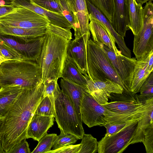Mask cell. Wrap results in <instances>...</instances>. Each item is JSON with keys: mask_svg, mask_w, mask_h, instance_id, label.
Instances as JSON below:
<instances>
[{"mask_svg": "<svg viewBox=\"0 0 153 153\" xmlns=\"http://www.w3.org/2000/svg\"><path fill=\"white\" fill-rule=\"evenodd\" d=\"M44 90L42 81L34 87L24 89L2 119L0 139L5 153L22 140L27 139L28 126L45 97Z\"/></svg>", "mask_w": 153, "mask_h": 153, "instance_id": "obj_1", "label": "cell"}, {"mask_svg": "<svg viewBox=\"0 0 153 153\" xmlns=\"http://www.w3.org/2000/svg\"><path fill=\"white\" fill-rule=\"evenodd\" d=\"M70 29L50 23L47 27L41 52L36 61L42 69V82L61 78L67 59L68 45L72 39Z\"/></svg>", "mask_w": 153, "mask_h": 153, "instance_id": "obj_2", "label": "cell"}, {"mask_svg": "<svg viewBox=\"0 0 153 153\" xmlns=\"http://www.w3.org/2000/svg\"><path fill=\"white\" fill-rule=\"evenodd\" d=\"M42 69L37 63L24 60H9L0 65V84L34 87L42 81Z\"/></svg>", "mask_w": 153, "mask_h": 153, "instance_id": "obj_3", "label": "cell"}, {"mask_svg": "<svg viewBox=\"0 0 153 153\" xmlns=\"http://www.w3.org/2000/svg\"><path fill=\"white\" fill-rule=\"evenodd\" d=\"M54 117L60 131L81 139L85 133L82 122L72 102L57 83L54 92Z\"/></svg>", "mask_w": 153, "mask_h": 153, "instance_id": "obj_4", "label": "cell"}, {"mask_svg": "<svg viewBox=\"0 0 153 153\" xmlns=\"http://www.w3.org/2000/svg\"><path fill=\"white\" fill-rule=\"evenodd\" d=\"M87 73L92 80L105 81L108 79L118 83L123 89L124 85L102 48L91 39L86 48Z\"/></svg>", "mask_w": 153, "mask_h": 153, "instance_id": "obj_5", "label": "cell"}, {"mask_svg": "<svg viewBox=\"0 0 153 153\" xmlns=\"http://www.w3.org/2000/svg\"><path fill=\"white\" fill-rule=\"evenodd\" d=\"M153 50V4L149 1L146 3L143 14L142 28L134 35L133 52L137 60Z\"/></svg>", "mask_w": 153, "mask_h": 153, "instance_id": "obj_6", "label": "cell"}, {"mask_svg": "<svg viewBox=\"0 0 153 153\" xmlns=\"http://www.w3.org/2000/svg\"><path fill=\"white\" fill-rule=\"evenodd\" d=\"M50 23L47 18L21 6L0 17V24L7 26L31 28L47 26Z\"/></svg>", "mask_w": 153, "mask_h": 153, "instance_id": "obj_7", "label": "cell"}, {"mask_svg": "<svg viewBox=\"0 0 153 153\" xmlns=\"http://www.w3.org/2000/svg\"><path fill=\"white\" fill-rule=\"evenodd\" d=\"M102 49L108 58L116 73L123 82L124 90L123 93H126V96L134 97V94L130 91L133 73L137 62L135 58L126 56L121 53L115 54V52L106 46L98 44ZM128 97V96H127Z\"/></svg>", "mask_w": 153, "mask_h": 153, "instance_id": "obj_8", "label": "cell"}, {"mask_svg": "<svg viewBox=\"0 0 153 153\" xmlns=\"http://www.w3.org/2000/svg\"><path fill=\"white\" fill-rule=\"evenodd\" d=\"M138 121L127 123L120 131L110 136L104 137L98 142V153H122L130 145L137 125Z\"/></svg>", "mask_w": 153, "mask_h": 153, "instance_id": "obj_9", "label": "cell"}, {"mask_svg": "<svg viewBox=\"0 0 153 153\" xmlns=\"http://www.w3.org/2000/svg\"><path fill=\"white\" fill-rule=\"evenodd\" d=\"M44 35L25 43L14 36L0 33V40L14 50L22 59L37 61L41 52Z\"/></svg>", "mask_w": 153, "mask_h": 153, "instance_id": "obj_10", "label": "cell"}, {"mask_svg": "<svg viewBox=\"0 0 153 153\" xmlns=\"http://www.w3.org/2000/svg\"><path fill=\"white\" fill-rule=\"evenodd\" d=\"M105 108L86 91L84 94L81 103L82 122L89 128L104 126L108 123L104 114Z\"/></svg>", "mask_w": 153, "mask_h": 153, "instance_id": "obj_11", "label": "cell"}, {"mask_svg": "<svg viewBox=\"0 0 153 153\" xmlns=\"http://www.w3.org/2000/svg\"><path fill=\"white\" fill-rule=\"evenodd\" d=\"M74 19L75 39L82 36L85 42L89 39V18L86 0H66Z\"/></svg>", "mask_w": 153, "mask_h": 153, "instance_id": "obj_12", "label": "cell"}, {"mask_svg": "<svg viewBox=\"0 0 153 153\" xmlns=\"http://www.w3.org/2000/svg\"><path fill=\"white\" fill-rule=\"evenodd\" d=\"M84 76L87 82L86 91L101 105L108 102L111 93L121 94L123 91L121 85L109 79L104 81L92 80L87 74Z\"/></svg>", "mask_w": 153, "mask_h": 153, "instance_id": "obj_13", "label": "cell"}, {"mask_svg": "<svg viewBox=\"0 0 153 153\" xmlns=\"http://www.w3.org/2000/svg\"><path fill=\"white\" fill-rule=\"evenodd\" d=\"M88 15L100 22L107 31L112 41L117 44L122 54L131 57V53L125 43L124 38L114 30L111 23L99 10L89 0H86Z\"/></svg>", "mask_w": 153, "mask_h": 153, "instance_id": "obj_14", "label": "cell"}, {"mask_svg": "<svg viewBox=\"0 0 153 153\" xmlns=\"http://www.w3.org/2000/svg\"><path fill=\"white\" fill-rule=\"evenodd\" d=\"M87 45L81 36L70 41L67 49V59L72 62L84 75L87 74Z\"/></svg>", "mask_w": 153, "mask_h": 153, "instance_id": "obj_15", "label": "cell"}, {"mask_svg": "<svg viewBox=\"0 0 153 153\" xmlns=\"http://www.w3.org/2000/svg\"><path fill=\"white\" fill-rule=\"evenodd\" d=\"M11 4L21 6L47 18L50 23L63 28L71 29L72 27L62 13L47 11L33 3L31 0H13Z\"/></svg>", "mask_w": 153, "mask_h": 153, "instance_id": "obj_16", "label": "cell"}, {"mask_svg": "<svg viewBox=\"0 0 153 153\" xmlns=\"http://www.w3.org/2000/svg\"><path fill=\"white\" fill-rule=\"evenodd\" d=\"M114 10L111 23L114 29L124 38L130 30L129 13L127 0H113Z\"/></svg>", "mask_w": 153, "mask_h": 153, "instance_id": "obj_17", "label": "cell"}, {"mask_svg": "<svg viewBox=\"0 0 153 153\" xmlns=\"http://www.w3.org/2000/svg\"><path fill=\"white\" fill-rule=\"evenodd\" d=\"M54 118L53 116L34 114L28 126L27 139L32 138L38 142L53 125Z\"/></svg>", "mask_w": 153, "mask_h": 153, "instance_id": "obj_18", "label": "cell"}, {"mask_svg": "<svg viewBox=\"0 0 153 153\" xmlns=\"http://www.w3.org/2000/svg\"><path fill=\"white\" fill-rule=\"evenodd\" d=\"M47 27L26 28L5 26L0 24V33L14 36L27 43L44 36L46 33Z\"/></svg>", "mask_w": 153, "mask_h": 153, "instance_id": "obj_19", "label": "cell"}, {"mask_svg": "<svg viewBox=\"0 0 153 153\" xmlns=\"http://www.w3.org/2000/svg\"><path fill=\"white\" fill-rule=\"evenodd\" d=\"M89 29L93 40L97 44H102L113 51L115 54L121 53L117 48L102 25L88 15Z\"/></svg>", "mask_w": 153, "mask_h": 153, "instance_id": "obj_20", "label": "cell"}, {"mask_svg": "<svg viewBox=\"0 0 153 153\" xmlns=\"http://www.w3.org/2000/svg\"><path fill=\"white\" fill-rule=\"evenodd\" d=\"M60 84L61 89L67 95L72 102L82 121L81 114V103L86 88L63 78L61 79Z\"/></svg>", "mask_w": 153, "mask_h": 153, "instance_id": "obj_21", "label": "cell"}, {"mask_svg": "<svg viewBox=\"0 0 153 153\" xmlns=\"http://www.w3.org/2000/svg\"><path fill=\"white\" fill-rule=\"evenodd\" d=\"M137 98L131 101H114L101 105L111 112L123 114L134 111L144 106L152 98L142 99L138 95Z\"/></svg>", "mask_w": 153, "mask_h": 153, "instance_id": "obj_22", "label": "cell"}, {"mask_svg": "<svg viewBox=\"0 0 153 153\" xmlns=\"http://www.w3.org/2000/svg\"><path fill=\"white\" fill-rule=\"evenodd\" d=\"M24 89L18 85L2 87L0 90V120L4 117Z\"/></svg>", "mask_w": 153, "mask_h": 153, "instance_id": "obj_23", "label": "cell"}, {"mask_svg": "<svg viewBox=\"0 0 153 153\" xmlns=\"http://www.w3.org/2000/svg\"><path fill=\"white\" fill-rule=\"evenodd\" d=\"M149 53L137 61L130 87V91L133 94L139 92L142 85L150 74L146 71Z\"/></svg>", "mask_w": 153, "mask_h": 153, "instance_id": "obj_24", "label": "cell"}, {"mask_svg": "<svg viewBox=\"0 0 153 153\" xmlns=\"http://www.w3.org/2000/svg\"><path fill=\"white\" fill-rule=\"evenodd\" d=\"M129 13V27L134 35L138 34L143 26V8L135 0H127Z\"/></svg>", "mask_w": 153, "mask_h": 153, "instance_id": "obj_25", "label": "cell"}, {"mask_svg": "<svg viewBox=\"0 0 153 153\" xmlns=\"http://www.w3.org/2000/svg\"><path fill=\"white\" fill-rule=\"evenodd\" d=\"M61 78L86 88L87 82L84 76L72 62L67 59L65 63Z\"/></svg>", "mask_w": 153, "mask_h": 153, "instance_id": "obj_26", "label": "cell"}, {"mask_svg": "<svg viewBox=\"0 0 153 153\" xmlns=\"http://www.w3.org/2000/svg\"><path fill=\"white\" fill-rule=\"evenodd\" d=\"M153 109L149 111L142 119L138 121L137 125L133 137L130 143V144L142 142L144 133L149 125L153 123Z\"/></svg>", "mask_w": 153, "mask_h": 153, "instance_id": "obj_27", "label": "cell"}, {"mask_svg": "<svg viewBox=\"0 0 153 153\" xmlns=\"http://www.w3.org/2000/svg\"><path fill=\"white\" fill-rule=\"evenodd\" d=\"M98 8L111 23L113 16L114 7L113 0H89Z\"/></svg>", "mask_w": 153, "mask_h": 153, "instance_id": "obj_28", "label": "cell"}, {"mask_svg": "<svg viewBox=\"0 0 153 153\" xmlns=\"http://www.w3.org/2000/svg\"><path fill=\"white\" fill-rule=\"evenodd\" d=\"M56 134H47L42 137L32 153H48L50 151L57 137Z\"/></svg>", "mask_w": 153, "mask_h": 153, "instance_id": "obj_29", "label": "cell"}, {"mask_svg": "<svg viewBox=\"0 0 153 153\" xmlns=\"http://www.w3.org/2000/svg\"><path fill=\"white\" fill-rule=\"evenodd\" d=\"M98 142L91 134L84 133L80 143V149L78 153H96L97 152Z\"/></svg>", "mask_w": 153, "mask_h": 153, "instance_id": "obj_30", "label": "cell"}, {"mask_svg": "<svg viewBox=\"0 0 153 153\" xmlns=\"http://www.w3.org/2000/svg\"><path fill=\"white\" fill-rule=\"evenodd\" d=\"M54 99L45 96L37 106L34 114L54 117Z\"/></svg>", "mask_w": 153, "mask_h": 153, "instance_id": "obj_31", "label": "cell"}, {"mask_svg": "<svg viewBox=\"0 0 153 153\" xmlns=\"http://www.w3.org/2000/svg\"><path fill=\"white\" fill-rule=\"evenodd\" d=\"M78 140V138L74 134L60 131V134L57 136L51 150L56 149L66 145L74 144Z\"/></svg>", "mask_w": 153, "mask_h": 153, "instance_id": "obj_32", "label": "cell"}, {"mask_svg": "<svg viewBox=\"0 0 153 153\" xmlns=\"http://www.w3.org/2000/svg\"><path fill=\"white\" fill-rule=\"evenodd\" d=\"M138 95L141 99H146L153 97V73L151 72L149 76L141 87Z\"/></svg>", "mask_w": 153, "mask_h": 153, "instance_id": "obj_33", "label": "cell"}, {"mask_svg": "<svg viewBox=\"0 0 153 153\" xmlns=\"http://www.w3.org/2000/svg\"><path fill=\"white\" fill-rule=\"evenodd\" d=\"M34 3L44 9L55 13H62L57 0H31Z\"/></svg>", "mask_w": 153, "mask_h": 153, "instance_id": "obj_34", "label": "cell"}, {"mask_svg": "<svg viewBox=\"0 0 153 153\" xmlns=\"http://www.w3.org/2000/svg\"><path fill=\"white\" fill-rule=\"evenodd\" d=\"M0 54L7 60H23L14 50L0 40Z\"/></svg>", "mask_w": 153, "mask_h": 153, "instance_id": "obj_35", "label": "cell"}, {"mask_svg": "<svg viewBox=\"0 0 153 153\" xmlns=\"http://www.w3.org/2000/svg\"><path fill=\"white\" fill-rule=\"evenodd\" d=\"M142 142L146 153H153V123L150 124L145 130Z\"/></svg>", "mask_w": 153, "mask_h": 153, "instance_id": "obj_36", "label": "cell"}, {"mask_svg": "<svg viewBox=\"0 0 153 153\" xmlns=\"http://www.w3.org/2000/svg\"><path fill=\"white\" fill-rule=\"evenodd\" d=\"M60 7L62 13L70 23L74 29L75 21L73 14L69 8L66 0H57Z\"/></svg>", "mask_w": 153, "mask_h": 153, "instance_id": "obj_37", "label": "cell"}, {"mask_svg": "<svg viewBox=\"0 0 153 153\" xmlns=\"http://www.w3.org/2000/svg\"><path fill=\"white\" fill-rule=\"evenodd\" d=\"M29 144L26 139L22 140L15 145L7 153H30Z\"/></svg>", "mask_w": 153, "mask_h": 153, "instance_id": "obj_38", "label": "cell"}, {"mask_svg": "<svg viewBox=\"0 0 153 153\" xmlns=\"http://www.w3.org/2000/svg\"><path fill=\"white\" fill-rule=\"evenodd\" d=\"M81 147L80 143L68 145L54 150H51L48 153H78Z\"/></svg>", "mask_w": 153, "mask_h": 153, "instance_id": "obj_39", "label": "cell"}, {"mask_svg": "<svg viewBox=\"0 0 153 153\" xmlns=\"http://www.w3.org/2000/svg\"><path fill=\"white\" fill-rule=\"evenodd\" d=\"M127 123H107L104 126L106 129V133L104 137H108L117 132L124 127Z\"/></svg>", "mask_w": 153, "mask_h": 153, "instance_id": "obj_40", "label": "cell"}, {"mask_svg": "<svg viewBox=\"0 0 153 153\" xmlns=\"http://www.w3.org/2000/svg\"><path fill=\"white\" fill-rule=\"evenodd\" d=\"M57 81L55 80L46 82L44 84V94L45 97L48 96L51 98H54V92L55 91Z\"/></svg>", "mask_w": 153, "mask_h": 153, "instance_id": "obj_41", "label": "cell"}, {"mask_svg": "<svg viewBox=\"0 0 153 153\" xmlns=\"http://www.w3.org/2000/svg\"><path fill=\"white\" fill-rule=\"evenodd\" d=\"M16 6L10 4H0V17H2L13 11Z\"/></svg>", "mask_w": 153, "mask_h": 153, "instance_id": "obj_42", "label": "cell"}, {"mask_svg": "<svg viewBox=\"0 0 153 153\" xmlns=\"http://www.w3.org/2000/svg\"><path fill=\"white\" fill-rule=\"evenodd\" d=\"M153 50L149 53V57L147 62L146 71L150 74L153 71Z\"/></svg>", "mask_w": 153, "mask_h": 153, "instance_id": "obj_43", "label": "cell"}, {"mask_svg": "<svg viewBox=\"0 0 153 153\" xmlns=\"http://www.w3.org/2000/svg\"><path fill=\"white\" fill-rule=\"evenodd\" d=\"M136 2L138 3H140L142 5L145 3L149 1H153V0H135Z\"/></svg>", "mask_w": 153, "mask_h": 153, "instance_id": "obj_44", "label": "cell"}, {"mask_svg": "<svg viewBox=\"0 0 153 153\" xmlns=\"http://www.w3.org/2000/svg\"><path fill=\"white\" fill-rule=\"evenodd\" d=\"M7 60L4 58L0 54V65L3 62Z\"/></svg>", "mask_w": 153, "mask_h": 153, "instance_id": "obj_45", "label": "cell"}, {"mask_svg": "<svg viewBox=\"0 0 153 153\" xmlns=\"http://www.w3.org/2000/svg\"><path fill=\"white\" fill-rule=\"evenodd\" d=\"M0 153H5V152L4 150L2 145L0 139Z\"/></svg>", "mask_w": 153, "mask_h": 153, "instance_id": "obj_46", "label": "cell"}, {"mask_svg": "<svg viewBox=\"0 0 153 153\" xmlns=\"http://www.w3.org/2000/svg\"><path fill=\"white\" fill-rule=\"evenodd\" d=\"M4 1V2H6L7 4H11V2L13 0H2Z\"/></svg>", "mask_w": 153, "mask_h": 153, "instance_id": "obj_47", "label": "cell"}, {"mask_svg": "<svg viewBox=\"0 0 153 153\" xmlns=\"http://www.w3.org/2000/svg\"><path fill=\"white\" fill-rule=\"evenodd\" d=\"M2 87V86L0 84V90L1 89Z\"/></svg>", "mask_w": 153, "mask_h": 153, "instance_id": "obj_48", "label": "cell"}, {"mask_svg": "<svg viewBox=\"0 0 153 153\" xmlns=\"http://www.w3.org/2000/svg\"><path fill=\"white\" fill-rule=\"evenodd\" d=\"M1 120H0V126L1 122Z\"/></svg>", "mask_w": 153, "mask_h": 153, "instance_id": "obj_49", "label": "cell"}]
</instances>
